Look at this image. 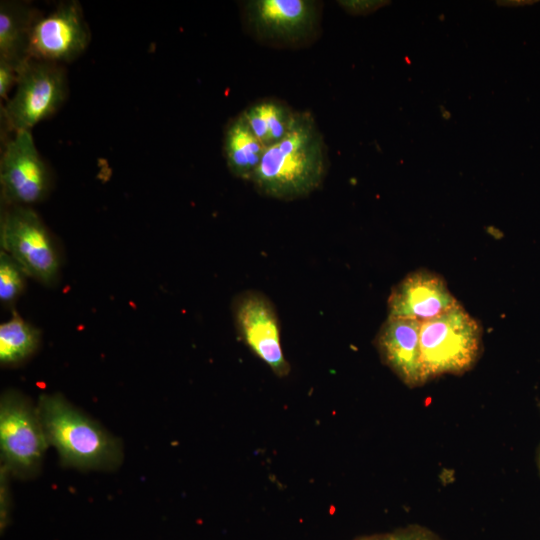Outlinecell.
<instances>
[{
    "label": "cell",
    "mask_w": 540,
    "mask_h": 540,
    "mask_svg": "<svg viewBox=\"0 0 540 540\" xmlns=\"http://www.w3.org/2000/svg\"><path fill=\"white\" fill-rule=\"evenodd\" d=\"M481 346V326L461 304L421 323L420 353L426 381L466 372L477 361Z\"/></svg>",
    "instance_id": "obj_3"
},
{
    "label": "cell",
    "mask_w": 540,
    "mask_h": 540,
    "mask_svg": "<svg viewBox=\"0 0 540 540\" xmlns=\"http://www.w3.org/2000/svg\"><path fill=\"white\" fill-rule=\"evenodd\" d=\"M391 540H440V538L426 527L409 525L391 533Z\"/></svg>",
    "instance_id": "obj_20"
},
{
    "label": "cell",
    "mask_w": 540,
    "mask_h": 540,
    "mask_svg": "<svg viewBox=\"0 0 540 540\" xmlns=\"http://www.w3.org/2000/svg\"><path fill=\"white\" fill-rule=\"evenodd\" d=\"M20 68L0 59V97L7 101L10 91L16 87Z\"/></svg>",
    "instance_id": "obj_19"
},
{
    "label": "cell",
    "mask_w": 540,
    "mask_h": 540,
    "mask_svg": "<svg viewBox=\"0 0 540 540\" xmlns=\"http://www.w3.org/2000/svg\"><path fill=\"white\" fill-rule=\"evenodd\" d=\"M39 12L27 2H0V59L19 68L28 60L29 36Z\"/></svg>",
    "instance_id": "obj_13"
},
{
    "label": "cell",
    "mask_w": 540,
    "mask_h": 540,
    "mask_svg": "<svg viewBox=\"0 0 540 540\" xmlns=\"http://www.w3.org/2000/svg\"><path fill=\"white\" fill-rule=\"evenodd\" d=\"M528 3H533V1L529 2V1H496V4L498 6H509V7H514V6H520V5H525V4H528Z\"/></svg>",
    "instance_id": "obj_22"
},
{
    "label": "cell",
    "mask_w": 540,
    "mask_h": 540,
    "mask_svg": "<svg viewBox=\"0 0 540 540\" xmlns=\"http://www.w3.org/2000/svg\"><path fill=\"white\" fill-rule=\"evenodd\" d=\"M68 96L65 66L28 59L19 70L13 95L2 107L7 131H31L38 123L52 117Z\"/></svg>",
    "instance_id": "obj_4"
},
{
    "label": "cell",
    "mask_w": 540,
    "mask_h": 540,
    "mask_svg": "<svg viewBox=\"0 0 540 540\" xmlns=\"http://www.w3.org/2000/svg\"><path fill=\"white\" fill-rule=\"evenodd\" d=\"M441 116L445 120H449L451 118V113L449 110H447L444 106H440Z\"/></svg>",
    "instance_id": "obj_24"
},
{
    "label": "cell",
    "mask_w": 540,
    "mask_h": 540,
    "mask_svg": "<svg viewBox=\"0 0 540 540\" xmlns=\"http://www.w3.org/2000/svg\"><path fill=\"white\" fill-rule=\"evenodd\" d=\"M40 332L17 313L0 325V362L13 366L28 359L37 350Z\"/></svg>",
    "instance_id": "obj_16"
},
{
    "label": "cell",
    "mask_w": 540,
    "mask_h": 540,
    "mask_svg": "<svg viewBox=\"0 0 540 540\" xmlns=\"http://www.w3.org/2000/svg\"><path fill=\"white\" fill-rule=\"evenodd\" d=\"M420 326L418 321L388 317L375 337L382 362L409 387L427 382L421 362Z\"/></svg>",
    "instance_id": "obj_12"
},
{
    "label": "cell",
    "mask_w": 540,
    "mask_h": 540,
    "mask_svg": "<svg viewBox=\"0 0 540 540\" xmlns=\"http://www.w3.org/2000/svg\"><path fill=\"white\" fill-rule=\"evenodd\" d=\"M27 274L6 252H0V301L11 306L23 293Z\"/></svg>",
    "instance_id": "obj_17"
},
{
    "label": "cell",
    "mask_w": 540,
    "mask_h": 540,
    "mask_svg": "<svg viewBox=\"0 0 540 540\" xmlns=\"http://www.w3.org/2000/svg\"><path fill=\"white\" fill-rule=\"evenodd\" d=\"M91 32L80 3L67 0L36 16L28 45V59L63 65L79 58L89 46Z\"/></svg>",
    "instance_id": "obj_9"
},
{
    "label": "cell",
    "mask_w": 540,
    "mask_h": 540,
    "mask_svg": "<svg viewBox=\"0 0 540 540\" xmlns=\"http://www.w3.org/2000/svg\"><path fill=\"white\" fill-rule=\"evenodd\" d=\"M536 462H537V468L540 474V445L537 449V456H536Z\"/></svg>",
    "instance_id": "obj_25"
},
{
    "label": "cell",
    "mask_w": 540,
    "mask_h": 540,
    "mask_svg": "<svg viewBox=\"0 0 540 540\" xmlns=\"http://www.w3.org/2000/svg\"><path fill=\"white\" fill-rule=\"evenodd\" d=\"M240 113L266 148L282 140L299 115L286 102L271 97L253 102Z\"/></svg>",
    "instance_id": "obj_15"
},
{
    "label": "cell",
    "mask_w": 540,
    "mask_h": 540,
    "mask_svg": "<svg viewBox=\"0 0 540 540\" xmlns=\"http://www.w3.org/2000/svg\"><path fill=\"white\" fill-rule=\"evenodd\" d=\"M343 10L354 16L371 14L390 4L388 0H341L337 1Z\"/></svg>",
    "instance_id": "obj_18"
},
{
    "label": "cell",
    "mask_w": 540,
    "mask_h": 540,
    "mask_svg": "<svg viewBox=\"0 0 540 540\" xmlns=\"http://www.w3.org/2000/svg\"><path fill=\"white\" fill-rule=\"evenodd\" d=\"M242 13L251 35L274 47H302L320 31L321 4L313 0H250Z\"/></svg>",
    "instance_id": "obj_6"
},
{
    "label": "cell",
    "mask_w": 540,
    "mask_h": 540,
    "mask_svg": "<svg viewBox=\"0 0 540 540\" xmlns=\"http://www.w3.org/2000/svg\"><path fill=\"white\" fill-rule=\"evenodd\" d=\"M459 304L441 276L419 270L408 274L392 288L387 302L388 317L423 323Z\"/></svg>",
    "instance_id": "obj_11"
},
{
    "label": "cell",
    "mask_w": 540,
    "mask_h": 540,
    "mask_svg": "<svg viewBox=\"0 0 540 540\" xmlns=\"http://www.w3.org/2000/svg\"><path fill=\"white\" fill-rule=\"evenodd\" d=\"M440 19L443 21L444 19V15H440Z\"/></svg>",
    "instance_id": "obj_26"
},
{
    "label": "cell",
    "mask_w": 540,
    "mask_h": 540,
    "mask_svg": "<svg viewBox=\"0 0 540 540\" xmlns=\"http://www.w3.org/2000/svg\"><path fill=\"white\" fill-rule=\"evenodd\" d=\"M36 408L46 440L62 464L79 469H113L120 464L118 440L62 395L43 394Z\"/></svg>",
    "instance_id": "obj_2"
},
{
    "label": "cell",
    "mask_w": 540,
    "mask_h": 540,
    "mask_svg": "<svg viewBox=\"0 0 540 540\" xmlns=\"http://www.w3.org/2000/svg\"><path fill=\"white\" fill-rule=\"evenodd\" d=\"M47 445L37 408L20 393L5 392L0 401L2 467L15 476H32L39 470Z\"/></svg>",
    "instance_id": "obj_7"
},
{
    "label": "cell",
    "mask_w": 540,
    "mask_h": 540,
    "mask_svg": "<svg viewBox=\"0 0 540 540\" xmlns=\"http://www.w3.org/2000/svg\"><path fill=\"white\" fill-rule=\"evenodd\" d=\"M8 474L9 472L2 467L0 477V521L2 529L6 527L9 520L10 494L7 480Z\"/></svg>",
    "instance_id": "obj_21"
},
{
    "label": "cell",
    "mask_w": 540,
    "mask_h": 540,
    "mask_svg": "<svg viewBox=\"0 0 540 540\" xmlns=\"http://www.w3.org/2000/svg\"><path fill=\"white\" fill-rule=\"evenodd\" d=\"M265 150L266 147L241 113L227 123L223 135V154L227 168L234 177L251 182Z\"/></svg>",
    "instance_id": "obj_14"
},
{
    "label": "cell",
    "mask_w": 540,
    "mask_h": 540,
    "mask_svg": "<svg viewBox=\"0 0 540 540\" xmlns=\"http://www.w3.org/2000/svg\"><path fill=\"white\" fill-rule=\"evenodd\" d=\"M52 176L31 131L13 133L0 160V191L4 206L31 207L49 194Z\"/></svg>",
    "instance_id": "obj_8"
},
{
    "label": "cell",
    "mask_w": 540,
    "mask_h": 540,
    "mask_svg": "<svg viewBox=\"0 0 540 540\" xmlns=\"http://www.w3.org/2000/svg\"><path fill=\"white\" fill-rule=\"evenodd\" d=\"M328 167V149L313 115L299 111L289 133L266 148L251 183L262 196L292 201L320 188Z\"/></svg>",
    "instance_id": "obj_1"
},
{
    "label": "cell",
    "mask_w": 540,
    "mask_h": 540,
    "mask_svg": "<svg viewBox=\"0 0 540 540\" xmlns=\"http://www.w3.org/2000/svg\"><path fill=\"white\" fill-rule=\"evenodd\" d=\"M0 244L31 277L44 285L59 276L60 258L53 238L32 207L4 206L0 219Z\"/></svg>",
    "instance_id": "obj_5"
},
{
    "label": "cell",
    "mask_w": 540,
    "mask_h": 540,
    "mask_svg": "<svg viewBox=\"0 0 540 540\" xmlns=\"http://www.w3.org/2000/svg\"><path fill=\"white\" fill-rule=\"evenodd\" d=\"M232 313L238 334L250 350L280 377L290 366L284 357L280 324L273 303L263 293L246 290L232 302Z\"/></svg>",
    "instance_id": "obj_10"
},
{
    "label": "cell",
    "mask_w": 540,
    "mask_h": 540,
    "mask_svg": "<svg viewBox=\"0 0 540 540\" xmlns=\"http://www.w3.org/2000/svg\"><path fill=\"white\" fill-rule=\"evenodd\" d=\"M356 540H391V533L390 534L366 536V537L358 538Z\"/></svg>",
    "instance_id": "obj_23"
}]
</instances>
